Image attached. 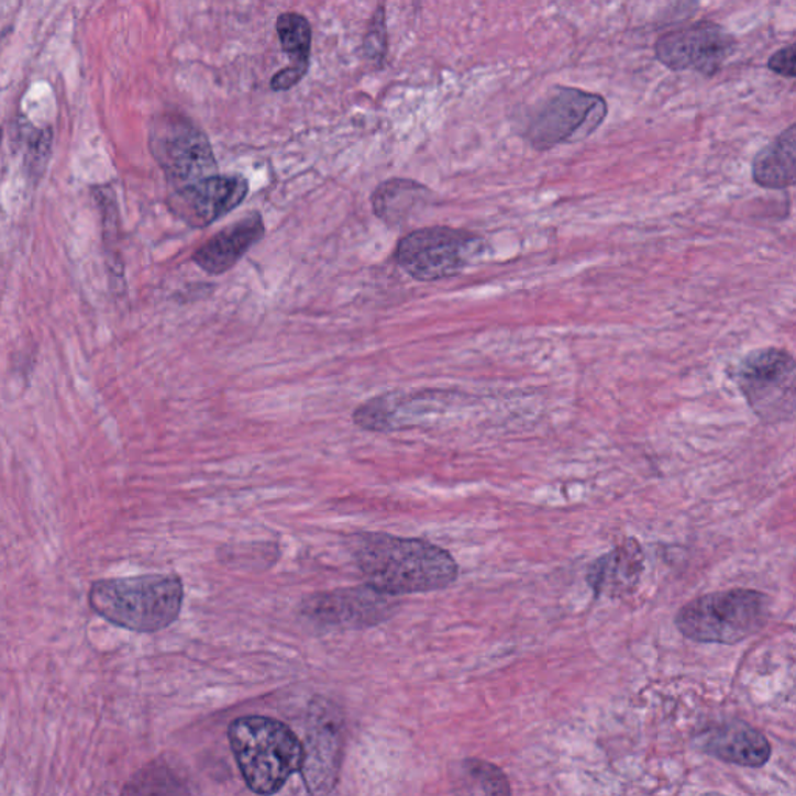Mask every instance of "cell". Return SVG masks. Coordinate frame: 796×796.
<instances>
[{
    "instance_id": "6da1fadb",
    "label": "cell",
    "mask_w": 796,
    "mask_h": 796,
    "mask_svg": "<svg viewBox=\"0 0 796 796\" xmlns=\"http://www.w3.org/2000/svg\"><path fill=\"white\" fill-rule=\"evenodd\" d=\"M351 548L366 584L389 596L439 592L460 576L453 555L427 540L362 532L352 537Z\"/></svg>"
},
{
    "instance_id": "7a4b0ae2",
    "label": "cell",
    "mask_w": 796,
    "mask_h": 796,
    "mask_svg": "<svg viewBox=\"0 0 796 796\" xmlns=\"http://www.w3.org/2000/svg\"><path fill=\"white\" fill-rule=\"evenodd\" d=\"M184 597V582L172 573L97 581L88 600L100 618L120 629L156 633L179 618Z\"/></svg>"
},
{
    "instance_id": "3957f363",
    "label": "cell",
    "mask_w": 796,
    "mask_h": 796,
    "mask_svg": "<svg viewBox=\"0 0 796 796\" xmlns=\"http://www.w3.org/2000/svg\"><path fill=\"white\" fill-rule=\"evenodd\" d=\"M228 738L243 780L254 794L276 795L302 770V742L291 728L272 717H239L229 727Z\"/></svg>"
},
{
    "instance_id": "277c9868",
    "label": "cell",
    "mask_w": 796,
    "mask_h": 796,
    "mask_svg": "<svg viewBox=\"0 0 796 796\" xmlns=\"http://www.w3.org/2000/svg\"><path fill=\"white\" fill-rule=\"evenodd\" d=\"M769 619V597L756 589L734 588L696 597L679 608L675 626L696 643H742Z\"/></svg>"
},
{
    "instance_id": "5b68a950",
    "label": "cell",
    "mask_w": 796,
    "mask_h": 796,
    "mask_svg": "<svg viewBox=\"0 0 796 796\" xmlns=\"http://www.w3.org/2000/svg\"><path fill=\"white\" fill-rule=\"evenodd\" d=\"M736 385L765 425L796 419V358L778 347L747 353L734 372Z\"/></svg>"
},
{
    "instance_id": "8992f818",
    "label": "cell",
    "mask_w": 796,
    "mask_h": 796,
    "mask_svg": "<svg viewBox=\"0 0 796 796\" xmlns=\"http://www.w3.org/2000/svg\"><path fill=\"white\" fill-rule=\"evenodd\" d=\"M148 144L175 190L218 175L204 131L179 112H165L153 120Z\"/></svg>"
},
{
    "instance_id": "52a82bcc",
    "label": "cell",
    "mask_w": 796,
    "mask_h": 796,
    "mask_svg": "<svg viewBox=\"0 0 796 796\" xmlns=\"http://www.w3.org/2000/svg\"><path fill=\"white\" fill-rule=\"evenodd\" d=\"M483 242L476 235L452 228H425L411 232L397 246V262L420 281L457 276L479 253Z\"/></svg>"
},
{
    "instance_id": "ba28073f",
    "label": "cell",
    "mask_w": 796,
    "mask_h": 796,
    "mask_svg": "<svg viewBox=\"0 0 796 796\" xmlns=\"http://www.w3.org/2000/svg\"><path fill=\"white\" fill-rule=\"evenodd\" d=\"M607 118V101L596 93L557 88L529 120L528 139L539 150L581 141Z\"/></svg>"
},
{
    "instance_id": "9c48e42d",
    "label": "cell",
    "mask_w": 796,
    "mask_h": 796,
    "mask_svg": "<svg viewBox=\"0 0 796 796\" xmlns=\"http://www.w3.org/2000/svg\"><path fill=\"white\" fill-rule=\"evenodd\" d=\"M398 608V597L364 584L307 596L300 604V613L321 627L362 630L389 621Z\"/></svg>"
},
{
    "instance_id": "30bf717a",
    "label": "cell",
    "mask_w": 796,
    "mask_h": 796,
    "mask_svg": "<svg viewBox=\"0 0 796 796\" xmlns=\"http://www.w3.org/2000/svg\"><path fill=\"white\" fill-rule=\"evenodd\" d=\"M303 783L310 796H329L340 780L344 751V719L340 709L318 700L310 712L303 745Z\"/></svg>"
},
{
    "instance_id": "8fae6325",
    "label": "cell",
    "mask_w": 796,
    "mask_h": 796,
    "mask_svg": "<svg viewBox=\"0 0 796 796\" xmlns=\"http://www.w3.org/2000/svg\"><path fill=\"white\" fill-rule=\"evenodd\" d=\"M734 36L722 25L700 21L666 33L656 41L655 54L672 70L715 75L734 54Z\"/></svg>"
},
{
    "instance_id": "7c38bea8",
    "label": "cell",
    "mask_w": 796,
    "mask_h": 796,
    "mask_svg": "<svg viewBox=\"0 0 796 796\" xmlns=\"http://www.w3.org/2000/svg\"><path fill=\"white\" fill-rule=\"evenodd\" d=\"M247 191L250 184L242 175H217L175 190L170 206L189 226L206 228L239 208Z\"/></svg>"
},
{
    "instance_id": "4fadbf2b",
    "label": "cell",
    "mask_w": 796,
    "mask_h": 796,
    "mask_svg": "<svg viewBox=\"0 0 796 796\" xmlns=\"http://www.w3.org/2000/svg\"><path fill=\"white\" fill-rule=\"evenodd\" d=\"M698 749L716 760L760 769L772 756L769 739L745 722H725L698 736Z\"/></svg>"
},
{
    "instance_id": "5bb4252c",
    "label": "cell",
    "mask_w": 796,
    "mask_h": 796,
    "mask_svg": "<svg viewBox=\"0 0 796 796\" xmlns=\"http://www.w3.org/2000/svg\"><path fill=\"white\" fill-rule=\"evenodd\" d=\"M263 235V217L258 212H251L199 246L191 255V261L210 276H220L234 268L247 251L261 242Z\"/></svg>"
},
{
    "instance_id": "9a60e30c",
    "label": "cell",
    "mask_w": 796,
    "mask_h": 796,
    "mask_svg": "<svg viewBox=\"0 0 796 796\" xmlns=\"http://www.w3.org/2000/svg\"><path fill=\"white\" fill-rule=\"evenodd\" d=\"M643 571V548L637 540H627L592 563L587 582L596 596L622 597L634 592Z\"/></svg>"
},
{
    "instance_id": "2e32d148",
    "label": "cell",
    "mask_w": 796,
    "mask_h": 796,
    "mask_svg": "<svg viewBox=\"0 0 796 796\" xmlns=\"http://www.w3.org/2000/svg\"><path fill=\"white\" fill-rule=\"evenodd\" d=\"M751 173L764 189L796 186V123L756 154Z\"/></svg>"
},
{
    "instance_id": "e0dca14e",
    "label": "cell",
    "mask_w": 796,
    "mask_h": 796,
    "mask_svg": "<svg viewBox=\"0 0 796 796\" xmlns=\"http://www.w3.org/2000/svg\"><path fill=\"white\" fill-rule=\"evenodd\" d=\"M430 190L409 179H389L372 195L375 215L389 226H400L419 206L425 204Z\"/></svg>"
},
{
    "instance_id": "ac0fdd59",
    "label": "cell",
    "mask_w": 796,
    "mask_h": 796,
    "mask_svg": "<svg viewBox=\"0 0 796 796\" xmlns=\"http://www.w3.org/2000/svg\"><path fill=\"white\" fill-rule=\"evenodd\" d=\"M454 796H512L509 778L494 762L467 758L453 765Z\"/></svg>"
},
{
    "instance_id": "d6986e66",
    "label": "cell",
    "mask_w": 796,
    "mask_h": 796,
    "mask_svg": "<svg viewBox=\"0 0 796 796\" xmlns=\"http://www.w3.org/2000/svg\"><path fill=\"white\" fill-rule=\"evenodd\" d=\"M120 796H195V791L184 770L156 760L139 770Z\"/></svg>"
},
{
    "instance_id": "ffe728a7",
    "label": "cell",
    "mask_w": 796,
    "mask_h": 796,
    "mask_svg": "<svg viewBox=\"0 0 796 796\" xmlns=\"http://www.w3.org/2000/svg\"><path fill=\"white\" fill-rule=\"evenodd\" d=\"M277 35H279L280 46L285 54L290 56V66L310 67L311 54V25L303 14L288 11L281 13L276 22Z\"/></svg>"
},
{
    "instance_id": "44dd1931",
    "label": "cell",
    "mask_w": 796,
    "mask_h": 796,
    "mask_svg": "<svg viewBox=\"0 0 796 796\" xmlns=\"http://www.w3.org/2000/svg\"><path fill=\"white\" fill-rule=\"evenodd\" d=\"M385 14L383 9L377 11L375 14L374 22H372L369 33H367L364 46H366L367 55L374 59H382L386 52V27H385Z\"/></svg>"
},
{
    "instance_id": "7402d4cb",
    "label": "cell",
    "mask_w": 796,
    "mask_h": 796,
    "mask_svg": "<svg viewBox=\"0 0 796 796\" xmlns=\"http://www.w3.org/2000/svg\"><path fill=\"white\" fill-rule=\"evenodd\" d=\"M769 69L783 77H796V43L770 56Z\"/></svg>"
},
{
    "instance_id": "603a6c76",
    "label": "cell",
    "mask_w": 796,
    "mask_h": 796,
    "mask_svg": "<svg viewBox=\"0 0 796 796\" xmlns=\"http://www.w3.org/2000/svg\"><path fill=\"white\" fill-rule=\"evenodd\" d=\"M307 70L303 67H285L272 78V88L274 91H288L306 77Z\"/></svg>"
},
{
    "instance_id": "cb8c5ba5",
    "label": "cell",
    "mask_w": 796,
    "mask_h": 796,
    "mask_svg": "<svg viewBox=\"0 0 796 796\" xmlns=\"http://www.w3.org/2000/svg\"><path fill=\"white\" fill-rule=\"evenodd\" d=\"M701 796H725L722 794H717V792H708V794H704Z\"/></svg>"
}]
</instances>
